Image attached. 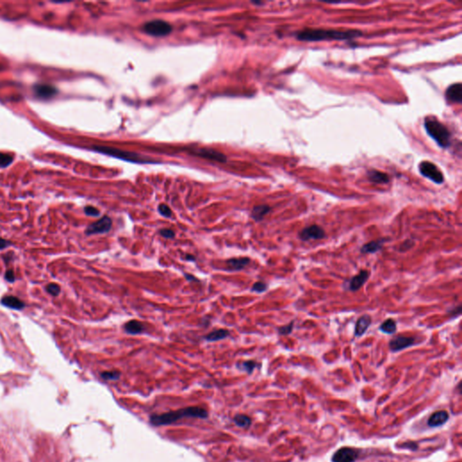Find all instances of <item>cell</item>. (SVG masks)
<instances>
[{
  "label": "cell",
  "mask_w": 462,
  "mask_h": 462,
  "mask_svg": "<svg viewBox=\"0 0 462 462\" xmlns=\"http://www.w3.org/2000/svg\"><path fill=\"white\" fill-rule=\"evenodd\" d=\"M358 30H337V29H304L296 34V38L302 42L321 41H349L361 36Z\"/></svg>",
  "instance_id": "6da1fadb"
},
{
  "label": "cell",
  "mask_w": 462,
  "mask_h": 462,
  "mask_svg": "<svg viewBox=\"0 0 462 462\" xmlns=\"http://www.w3.org/2000/svg\"><path fill=\"white\" fill-rule=\"evenodd\" d=\"M207 417L208 412L206 409L200 407H190L183 408L177 411H172L160 414H152L150 416V423L154 426L159 427L176 423L183 418L205 419Z\"/></svg>",
  "instance_id": "7a4b0ae2"
},
{
  "label": "cell",
  "mask_w": 462,
  "mask_h": 462,
  "mask_svg": "<svg viewBox=\"0 0 462 462\" xmlns=\"http://www.w3.org/2000/svg\"><path fill=\"white\" fill-rule=\"evenodd\" d=\"M424 127L429 136L436 141L438 145L446 148L451 144V133L445 126L435 117H427Z\"/></svg>",
  "instance_id": "3957f363"
},
{
  "label": "cell",
  "mask_w": 462,
  "mask_h": 462,
  "mask_svg": "<svg viewBox=\"0 0 462 462\" xmlns=\"http://www.w3.org/2000/svg\"><path fill=\"white\" fill-rule=\"evenodd\" d=\"M94 150L104 154L107 156H113L121 160L125 161L131 162V163H151L149 160L144 159L142 156L136 154V153H131L128 151H123L114 147H109V146H103V145H96L93 147Z\"/></svg>",
  "instance_id": "277c9868"
},
{
  "label": "cell",
  "mask_w": 462,
  "mask_h": 462,
  "mask_svg": "<svg viewBox=\"0 0 462 462\" xmlns=\"http://www.w3.org/2000/svg\"><path fill=\"white\" fill-rule=\"evenodd\" d=\"M142 30L145 34H149L156 37L166 36L173 31V27L163 20H152L149 22L145 23L143 26Z\"/></svg>",
  "instance_id": "5b68a950"
},
{
  "label": "cell",
  "mask_w": 462,
  "mask_h": 462,
  "mask_svg": "<svg viewBox=\"0 0 462 462\" xmlns=\"http://www.w3.org/2000/svg\"><path fill=\"white\" fill-rule=\"evenodd\" d=\"M419 169L422 175L426 178L430 179L435 184H440L443 183L444 181L443 174L435 163L428 161L422 162L419 165Z\"/></svg>",
  "instance_id": "8992f818"
},
{
  "label": "cell",
  "mask_w": 462,
  "mask_h": 462,
  "mask_svg": "<svg viewBox=\"0 0 462 462\" xmlns=\"http://www.w3.org/2000/svg\"><path fill=\"white\" fill-rule=\"evenodd\" d=\"M112 228V219L108 216L100 218L98 221L90 224L86 229L85 233L88 236L95 234H105Z\"/></svg>",
  "instance_id": "52a82bcc"
},
{
  "label": "cell",
  "mask_w": 462,
  "mask_h": 462,
  "mask_svg": "<svg viewBox=\"0 0 462 462\" xmlns=\"http://www.w3.org/2000/svg\"><path fill=\"white\" fill-rule=\"evenodd\" d=\"M326 237L325 231L322 227L318 225H311L309 227L301 229L299 233V238L302 241L307 242L310 240H323Z\"/></svg>",
  "instance_id": "ba28073f"
},
{
  "label": "cell",
  "mask_w": 462,
  "mask_h": 462,
  "mask_svg": "<svg viewBox=\"0 0 462 462\" xmlns=\"http://www.w3.org/2000/svg\"><path fill=\"white\" fill-rule=\"evenodd\" d=\"M415 344V338L407 336H395L389 341L390 351L393 352L401 351Z\"/></svg>",
  "instance_id": "9c48e42d"
},
{
  "label": "cell",
  "mask_w": 462,
  "mask_h": 462,
  "mask_svg": "<svg viewBox=\"0 0 462 462\" xmlns=\"http://www.w3.org/2000/svg\"><path fill=\"white\" fill-rule=\"evenodd\" d=\"M358 457V451L352 448H341L332 457V462H354Z\"/></svg>",
  "instance_id": "30bf717a"
},
{
  "label": "cell",
  "mask_w": 462,
  "mask_h": 462,
  "mask_svg": "<svg viewBox=\"0 0 462 462\" xmlns=\"http://www.w3.org/2000/svg\"><path fill=\"white\" fill-rule=\"evenodd\" d=\"M192 154L195 156L202 157L204 159L218 162V163H226L228 161L227 156L223 155L222 153H219L217 151L212 150V149H208V148H201V149L193 151Z\"/></svg>",
  "instance_id": "8fae6325"
},
{
  "label": "cell",
  "mask_w": 462,
  "mask_h": 462,
  "mask_svg": "<svg viewBox=\"0 0 462 462\" xmlns=\"http://www.w3.org/2000/svg\"><path fill=\"white\" fill-rule=\"evenodd\" d=\"M368 277H369V272L367 270H362L349 281V289L352 292L358 291L364 284L368 282Z\"/></svg>",
  "instance_id": "7c38bea8"
},
{
  "label": "cell",
  "mask_w": 462,
  "mask_h": 462,
  "mask_svg": "<svg viewBox=\"0 0 462 462\" xmlns=\"http://www.w3.org/2000/svg\"><path fill=\"white\" fill-rule=\"evenodd\" d=\"M446 100L452 103H461L462 101V87L461 83L451 85L445 92Z\"/></svg>",
  "instance_id": "4fadbf2b"
},
{
  "label": "cell",
  "mask_w": 462,
  "mask_h": 462,
  "mask_svg": "<svg viewBox=\"0 0 462 462\" xmlns=\"http://www.w3.org/2000/svg\"><path fill=\"white\" fill-rule=\"evenodd\" d=\"M371 323H372V318L369 314H364L358 318V320L356 321V326H355V332H354L355 336L358 338L365 334L368 328H369V326L371 325Z\"/></svg>",
  "instance_id": "5bb4252c"
},
{
  "label": "cell",
  "mask_w": 462,
  "mask_h": 462,
  "mask_svg": "<svg viewBox=\"0 0 462 462\" xmlns=\"http://www.w3.org/2000/svg\"><path fill=\"white\" fill-rule=\"evenodd\" d=\"M34 93L41 99H50L55 96L58 90L48 84H37L34 86Z\"/></svg>",
  "instance_id": "9a60e30c"
},
{
  "label": "cell",
  "mask_w": 462,
  "mask_h": 462,
  "mask_svg": "<svg viewBox=\"0 0 462 462\" xmlns=\"http://www.w3.org/2000/svg\"><path fill=\"white\" fill-rule=\"evenodd\" d=\"M250 263V259L248 257H238V258H230L226 262V265L229 270L231 271H240L248 266Z\"/></svg>",
  "instance_id": "2e32d148"
},
{
  "label": "cell",
  "mask_w": 462,
  "mask_h": 462,
  "mask_svg": "<svg viewBox=\"0 0 462 462\" xmlns=\"http://www.w3.org/2000/svg\"><path fill=\"white\" fill-rule=\"evenodd\" d=\"M1 303L6 308L13 309V310H22L26 306L24 301L13 295H7L3 297L1 300Z\"/></svg>",
  "instance_id": "e0dca14e"
},
{
  "label": "cell",
  "mask_w": 462,
  "mask_h": 462,
  "mask_svg": "<svg viewBox=\"0 0 462 462\" xmlns=\"http://www.w3.org/2000/svg\"><path fill=\"white\" fill-rule=\"evenodd\" d=\"M449 419V413L446 411H438L429 418L428 425L431 427H439L444 424Z\"/></svg>",
  "instance_id": "ac0fdd59"
},
{
  "label": "cell",
  "mask_w": 462,
  "mask_h": 462,
  "mask_svg": "<svg viewBox=\"0 0 462 462\" xmlns=\"http://www.w3.org/2000/svg\"><path fill=\"white\" fill-rule=\"evenodd\" d=\"M387 240H384V239H379L378 240H373V241H370L368 242L367 244L363 245L361 247V253L363 254H374V253H377L379 252V250H381V248L383 247L385 241Z\"/></svg>",
  "instance_id": "d6986e66"
},
{
  "label": "cell",
  "mask_w": 462,
  "mask_h": 462,
  "mask_svg": "<svg viewBox=\"0 0 462 462\" xmlns=\"http://www.w3.org/2000/svg\"><path fill=\"white\" fill-rule=\"evenodd\" d=\"M125 331L130 335L140 334L144 331V325L143 323L137 320H131L124 325Z\"/></svg>",
  "instance_id": "ffe728a7"
},
{
  "label": "cell",
  "mask_w": 462,
  "mask_h": 462,
  "mask_svg": "<svg viewBox=\"0 0 462 462\" xmlns=\"http://www.w3.org/2000/svg\"><path fill=\"white\" fill-rule=\"evenodd\" d=\"M368 177L370 182L375 184H388L389 176L386 173L380 172L378 170H370L368 172Z\"/></svg>",
  "instance_id": "44dd1931"
},
{
  "label": "cell",
  "mask_w": 462,
  "mask_h": 462,
  "mask_svg": "<svg viewBox=\"0 0 462 462\" xmlns=\"http://www.w3.org/2000/svg\"><path fill=\"white\" fill-rule=\"evenodd\" d=\"M271 211V208L268 205H257L253 208L251 212V217L256 221H261L264 217L268 215Z\"/></svg>",
  "instance_id": "7402d4cb"
},
{
  "label": "cell",
  "mask_w": 462,
  "mask_h": 462,
  "mask_svg": "<svg viewBox=\"0 0 462 462\" xmlns=\"http://www.w3.org/2000/svg\"><path fill=\"white\" fill-rule=\"evenodd\" d=\"M228 335H229L228 330L224 329V328H220V329L213 330L212 332H210L209 334H207L205 336V340L207 341H210V342H214V341H218V340H224V339L228 338Z\"/></svg>",
  "instance_id": "603a6c76"
},
{
  "label": "cell",
  "mask_w": 462,
  "mask_h": 462,
  "mask_svg": "<svg viewBox=\"0 0 462 462\" xmlns=\"http://www.w3.org/2000/svg\"><path fill=\"white\" fill-rule=\"evenodd\" d=\"M396 323L394 319H387L382 323L379 327V329L385 334L392 335L396 332Z\"/></svg>",
  "instance_id": "cb8c5ba5"
},
{
  "label": "cell",
  "mask_w": 462,
  "mask_h": 462,
  "mask_svg": "<svg viewBox=\"0 0 462 462\" xmlns=\"http://www.w3.org/2000/svg\"><path fill=\"white\" fill-rule=\"evenodd\" d=\"M234 423L237 426L242 428H247L251 425V419L245 414H237L234 417Z\"/></svg>",
  "instance_id": "d4e9b609"
},
{
  "label": "cell",
  "mask_w": 462,
  "mask_h": 462,
  "mask_svg": "<svg viewBox=\"0 0 462 462\" xmlns=\"http://www.w3.org/2000/svg\"><path fill=\"white\" fill-rule=\"evenodd\" d=\"M101 377L104 380H108V381H112L113 380L114 381V380H117L120 378V372L117 371V370L105 371V372L101 373Z\"/></svg>",
  "instance_id": "484cf974"
},
{
  "label": "cell",
  "mask_w": 462,
  "mask_h": 462,
  "mask_svg": "<svg viewBox=\"0 0 462 462\" xmlns=\"http://www.w3.org/2000/svg\"><path fill=\"white\" fill-rule=\"evenodd\" d=\"M256 366H257L256 362L253 361V360H247V361L241 363L240 365V368H241L242 370H244L245 372L250 374L254 371V369L256 368Z\"/></svg>",
  "instance_id": "4316f807"
},
{
  "label": "cell",
  "mask_w": 462,
  "mask_h": 462,
  "mask_svg": "<svg viewBox=\"0 0 462 462\" xmlns=\"http://www.w3.org/2000/svg\"><path fill=\"white\" fill-rule=\"evenodd\" d=\"M13 162V157L5 153H0V166L1 167H6L9 164H11Z\"/></svg>",
  "instance_id": "83f0119b"
},
{
  "label": "cell",
  "mask_w": 462,
  "mask_h": 462,
  "mask_svg": "<svg viewBox=\"0 0 462 462\" xmlns=\"http://www.w3.org/2000/svg\"><path fill=\"white\" fill-rule=\"evenodd\" d=\"M158 212H159V213L161 214L163 217H172V215H173L172 210H171L166 204H163V203H161V204L158 206Z\"/></svg>",
  "instance_id": "f1b7e54d"
},
{
  "label": "cell",
  "mask_w": 462,
  "mask_h": 462,
  "mask_svg": "<svg viewBox=\"0 0 462 462\" xmlns=\"http://www.w3.org/2000/svg\"><path fill=\"white\" fill-rule=\"evenodd\" d=\"M294 325H295V323L292 322L290 323L289 324H286L284 326H282L278 328V333L279 335L281 336H287V335L291 334L292 331H293V328H294Z\"/></svg>",
  "instance_id": "f546056e"
},
{
  "label": "cell",
  "mask_w": 462,
  "mask_h": 462,
  "mask_svg": "<svg viewBox=\"0 0 462 462\" xmlns=\"http://www.w3.org/2000/svg\"><path fill=\"white\" fill-rule=\"evenodd\" d=\"M46 291L53 296H57L61 292V287L60 285L57 284H49L46 286Z\"/></svg>",
  "instance_id": "4dcf8cb0"
},
{
  "label": "cell",
  "mask_w": 462,
  "mask_h": 462,
  "mask_svg": "<svg viewBox=\"0 0 462 462\" xmlns=\"http://www.w3.org/2000/svg\"><path fill=\"white\" fill-rule=\"evenodd\" d=\"M251 290L256 293H264L268 290V284H265L264 282H256L253 284Z\"/></svg>",
  "instance_id": "1f68e13d"
},
{
  "label": "cell",
  "mask_w": 462,
  "mask_h": 462,
  "mask_svg": "<svg viewBox=\"0 0 462 462\" xmlns=\"http://www.w3.org/2000/svg\"><path fill=\"white\" fill-rule=\"evenodd\" d=\"M84 212L86 215L88 216H90V217H98L100 215V211L95 208V207L92 206H87L84 208Z\"/></svg>",
  "instance_id": "d6a6232c"
},
{
  "label": "cell",
  "mask_w": 462,
  "mask_h": 462,
  "mask_svg": "<svg viewBox=\"0 0 462 462\" xmlns=\"http://www.w3.org/2000/svg\"><path fill=\"white\" fill-rule=\"evenodd\" d=\"M159 233L164 239H173L175 237V232L170 228H163L159 231Z\"/></svg>",
  "instance_id": "836d02e7"
},
{
  "label": "cell",
  "mask_w": 462,
  "mask_h": 462,
  "mask_svg": "<svg viewBox=\"0 0 462 462\" xmlns=\"http://www.w3.org/2000/svg\"><path fill=\"white\" fill-rule=\"evenodd\" d=\"M448 313H449V315H450L451 318L459 317V316L462 314V307H455V308H453L452 310H450V311L448 312Z\"/></svg>",
  "instance_id": "e575fe53"
},
{
  "label": "cell",
  "mask_w": 462,
  "mask_h": 462,
  "mask_svg": "<svg viewBox=\"0 0 462 462\" xmlns=\"http://www.w3.org/2000/svg\"><path fill=\"white\" fill-rule=\"evenodd\" d=\"M5 279H6L7 282H9V283L15 282V280H16V278H15V273H14V272H13L12 270H7L6 273H5Z\"/></svg>",
  "instance_id": "d590c367"
},
{
  "label": "cell",
  "mask_w": 462,
  "mask_h": 462,
  "mask_svg": "<svg viewBox=\"0 0 462 462\" xmlns=\"http://www.w3.org/2000/svg\"><path fill=\"white\" fill-rule=\"evenodd\" d=\"M11 245L10 241L8 240H4V239H0V249H3V248H6L8 245Z\"/></svg>",
  "instance_id": "8d00e7d4"
},
{
  "label": "cell",
  "mask_w": 462,
  "mask_h": 462,
  "mask_svg": "<svg viewBox=\"0 0 462 462\" xmlns=\"http://www.w3.org/2000/svg\"><path fill=\"white\" fill-rule=\"evenodd\" d=\"M184 276H185V278L187 279V280L190 281V282H198V281H199L198 279L196 278V277L193 276V275H191V274L185 273V274H184Z\"/></svg>",
  "instance_id": "74e56055"
},
{
  "label": "cell",
  "mask_w": 462,
  "mask_h": 462,
  "mask_svg": "<svg viewBox=\"0 0 462 462\" xmlns=\"http://www.w3.org/2000/svg\"><path fill=\"white\" fill-rule=\"evenodd\" d=\"M185 259H186L187 261L194 262L195 260H196V258H195V256H193V255H190V254H186V255H185Z\"/></svg>",
  "instance_id": "f35d334b"
}]
</instances>
